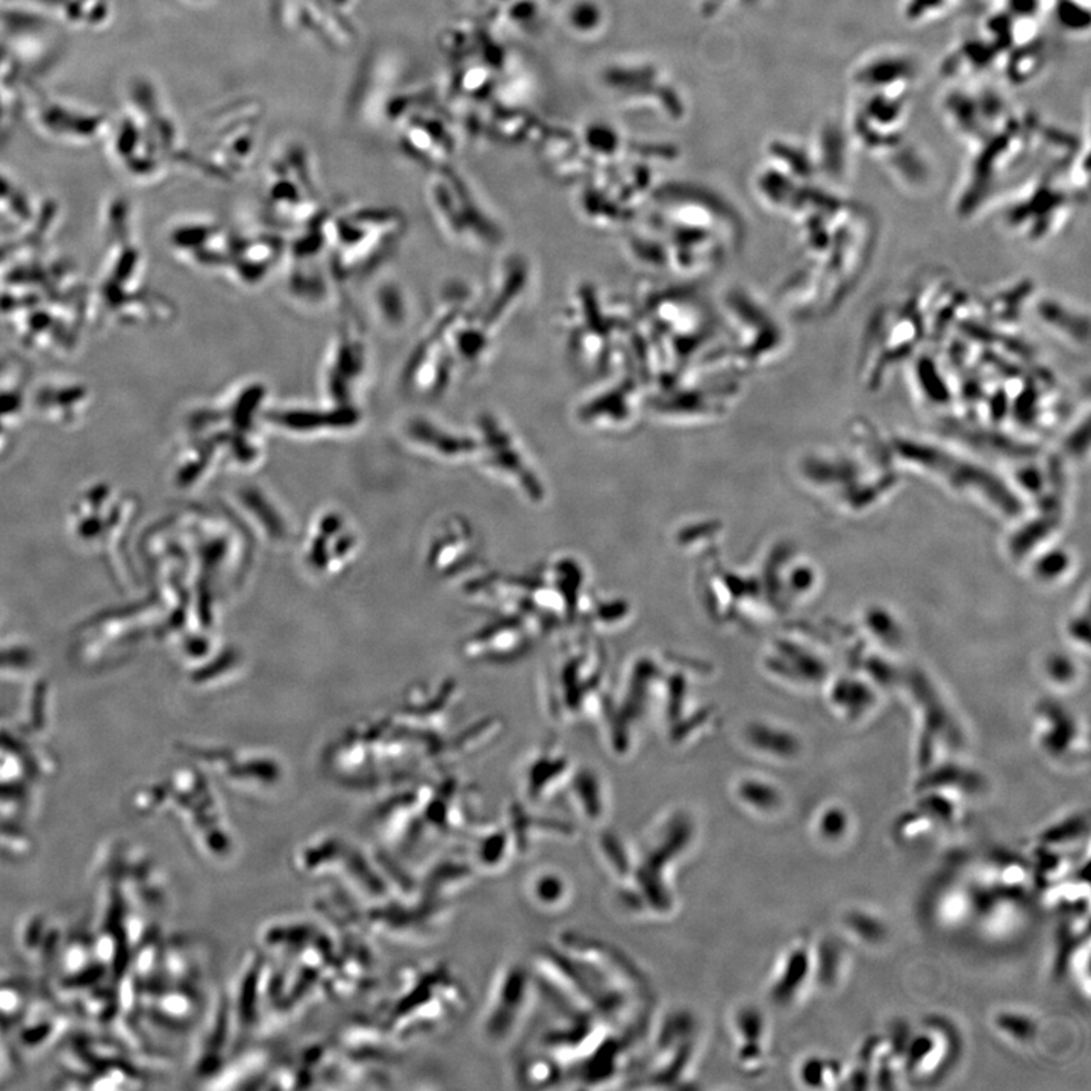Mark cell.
Returning <instances> with one entry per match:
<instances>
[{
  "label": "cell",
  "instance_id": "6",
  "mask_svg": "<svg viewBox=\"0 0 1091 1091\" xmlns=\"http://www.w3.org/2000/svg\"><path fill=\"white\" fill-rule=\"evenodd\" d=\"M981 0H901V16L911 27H932L959 16Z\"/></svg>",
  "mask_w": 1091,
  "mask_h": 1091
},
{
  "label": "cell",
  "instance_id": "4",
  "mask_svg": "<svg viewBox=\"0 0 1091 1091\" xmlns=\"http://www.w3.org/2000/svg\"><path fill=\"white\" fill-rule=\"evenodd\" d=\"M733 1031L740 1068L751 1073L763 1072L768 1060V1028L763 1011L755 1005L740 1006L733 1015Z\"/></svg>",
  "mask_w": 1091,
  "mask_h": 1091
},
{
  "label": "cell",
  "instance_id": "1",
  "mask_svg": "<svg viewBox=\"0 0 1091 1091\" xmlns=\"http://www.w3.org/2000/svg\"><path fill=\"white\" fill-rule=\"evenodd\" d=\"M956 1051L955 1034L942 1020H928L915 1031H906L902 1043L904 1077L932 1081L949 1068Z\"/></svg>",
  "mask_w": 1091,
  "mask_h": 1091
},
{
  "label": "cell",
  "instance_id": "8",
  "mask_svg": "<svg viewBox=\"0 0 1091 1091\" xmlns=\"http://www.w3.org/2000/svg\"><path fill=\"white\" fill-rule=\"evenodd\" d=\"M843 926L852 938L872 948L881 946L890 935L884 919L867 910H849L843 915Z\"/></svg>",
  "mask_w": 1091,
  "mask_h": 1091
},
{
  "label": "cell",
  "instance_id": "10",
  "mask_svg": "<svg viewBox=\"0 0 1091 1091\" xmlns=\"http://www.w3.org/2000/svg\"><path fill=\"white\" fill-rule=\"evenodd\" d=\"M529 893L535 904L557 910L571 899V885L557 872H542L530 881Z\"/></svg>",
  "mask_w": 1091,
  "mask_h": 1091
},
{
  "label": "cell",
  "instance_id": "14",
  "mask_svg": "<svg viewBox=\"0 0 1091 1091\" xmlns=\"http://www.w3.org/2000/svg\"><path fill=\"white\" fill-rule=\"evenodd\" d=\"M851 814L843 806L830 805L814 819V833L823 843L843 842L851 833Z\"/></svg>",
  "mask_w": 1091,
  "mask_h": 1091
},
{
  "label": "cell",
  "instance_id": "9",
  "mask_svg": "<svg viewBox=\"0 0 1091 1091\" xmlns=\"http://www.w3.org/2000/svg\"><path fill=\"white\" fill-rule=\"evenodd\" d=\"M737 800L743 809L758 817L776 816L783 806V796L771 784L760 781H744L737 789Z\"/></svg>",
  "mask_w": 1091,
  "mask_h": 1091
},
{
  "label": "cell",
  "instance_id": "12",
  "mask_svg": "<svg viewBox=\"0 0 1091 1091\" xmlns=\"http://www.w3.org/2000/svg\"><path fill=\"white\" fill-rule=\"evenodd\" d=\"M599 851L602 859H604L606 867L613 873L617 880L626 882L633 873L635 855L631 851L626 843L623 842L621 835L616 834H604L602 835L599 842Z\"/></svg>",
  "mask_w": 1091,
  "mask_h": 1091
},
{
  "label": "cell",
  "instance_id": "2",
  "mask_svg": "<svg viewBox=\"0 0 1091 1091\" xmlns=\"http://www.w3.org/2000/svg\"><path fill=\"white\" fill-rule=\"evenodd\" d=\"M530 992V980L522 965H509L497 978L480 1030L488 1042L502 1043L514 1034L524 1018Z\"/></svg>",
  "mask_w": 1091,
  "mask_h": 1091
},
{
  "label": "cell",
  "instance_id": "3",
  "mask_svg": "<svg viewBox=\"0 0 1091 1091\" xmlns=\"http://www.w3.org/2000/svg\"><path fill=\"white\" fill-rule=\"evenodd\" d=\"M816 980V944L806 935L793 940L776 963L768 985L773 1003L787 1006Z\"/></svg>",
  "mask_w": 1091,
  "mask_h": 1091
},
{
  "label": "cell",
  "instance_id": "7",
  "mask_svg": "<svg viewBox=\"0 0 1091 1091\" xmlns=\"http://www.w3.org/2000/svg\"><path fill=\"white\" fill-rule=\"evenodd\" d=\"M797 1078L809 1089H840V1082H846V1070L833 1057L811 1055L802 1060Z\"/></svg>",
  "mask_w": 1091,
  "mask_h": 1091
},
{
  "label": "cell",
  "instance_id": "13",
  "mask_svg": "<svg viewBox=\"0 0 1091 1091\" xmlns=\"http://www.w3.org/2000/svg\"><path fill=\"white\" fill-rule=\"evenodd\" d=\"M940 826L932 821L925 811L915 806L913 811H906L897 817L894 823V835L904 843H921L931 840L938 834Z\"/></svg>",
  "mask_w": 1091,
  "mask_h": 1091
},
{
  "label": "cell",
  "instance_id": "5",
  "mask_svg": "<svg viewBox=\"0 0 1091 1091\" xmlns=\"http://www.w3.org/2000/svg\"><path fill=\"white\" fill-rule=\"evenodd\" d=\"M1089 819L1077 813L1043 830L1037 837V846L1057 849L1078 859L1082 844H1089Z\"/></svg>",
  "mask_w": 1091,
  "mask_h": 1091
},
{
  "label": "cell",
  "instance_id": "11",
  "mask_svg": "<svg viewBox=\"0 0 1091 1091\" xmlns=\"http://www.w3.org/2000/svg\"><path fill=\"white\" fill-rule=\"evenodd\" d=\"M993 1023L999 1034L1018 1044L1031 1043L1039 1032L1035 1019L1020 1010L999 1011L993 1018Z\"/></svg>",
  "mask_w": 1091,
  "mask_h": 1091
}]
</instances>
